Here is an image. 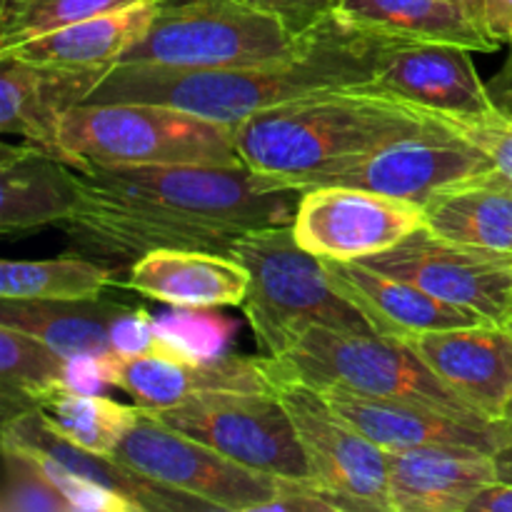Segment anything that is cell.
<instances>
[{
	"label": "cell",
	"instance_id": "1",
	"mask_svg": "<svg viewBox=\"0 0 512 512\" xmlns=\"http://www.w3.org/2000/svg\"><path fill=\"white\" fill-rule=\"evenodd\" d=\"M298 200L248 165L88 168L65 228L80 255L130 268L160 248L230 255L250 230L293 223Z\"/></svg>",
	"mask_w": 512,
	"mask_h": 512
},
{
	"label": "cell",
	"instance_id": "2",
	"mask_svg": "<svg viewBox=\"0 0 512 512\" xmlns=\"http://www.w3.org/2000/svg\"><path fill=\"white\" fill-rule=\"evenodd\" d=\"M393 40L330 15L313 30L308 48L288 63L220 70L113 65L83 105H168L200 118L240 125L263 110L320 90L373 83L380 55Z\"/></svg>",
	"mask_w": 512,
	"mask_h": 512
},
{
	"label": "cell",
	"instance_id": "3",
	"mask_svg": "<svg viewBox=\"0 0 512 512\" xmlns=\"http://www.w3.org/2000/svg\"><path fill=\"white\" fill-rule=\"evenodd\" d=\"M430 123V113L368 85L320 90L275 105L235 125L238 153L250 170L305 190Z\"/></svg>",
	"mask_w": 512,
	"mask_h": 512
},
{
	"label": "cell",
	"instance_id": "4",
	"mask_svg": "<svg viewBox=\"0 0 512 512\" xmlns=\"http://www.w3.org/2000/svg\"><path fill=\"white\" fill-rule=\"evenodd\" d=\"M230 255L250 275L243 313L265 358L285 355L313 328L373 333L363 315L335 293L323 260L295 240L293 223L250 230L235 240Z\"/></svg>",
	"mask_w": 512,
	"mask_h": 512
},
{
	"label": "cell",
	"instance_id": "5",
	"mask_svg": "<svg viewBox=\"0 0 512 512\" xmlns=\"http://www.w3.org/2000/svg\"><path fill=\"white\" fill-rule=\"evenodd\" d=\"M73 168L118 165H245L235 125L150 103L78 105L60 125Z\"/></svg>",
	"mask_w": 512,
	"mask_h": 512
},
{
	"label": "cell",
	"instance_id": "6",
	"mask_svg": "<svg viewBox=\"0 0 512 512\" xmlns=\"http://www.w3.org/2000/svg\"><path fill=\"white\" fill-rule=\"evenodd\" d=\"M310 35L298 38L245 0H158L150 28L115 65L220 70L288 63L308 48Z\"/></svg>",
	"mask_w": 512,
	"mask_h": 512
},
{
	"label": "cell",
	"instance_id": "7",
	"mask_svg": "<svg viewBox=\"0 0 512 512\" xmlns=\"http://www.w3.org/2000/svg\"><path fill=\"white\" fill-rule=\"evenodd\" d=\"M275 378L315 388H343L373 398L430 405L468 420H488L450 390L405 340L378 333L313 328L280 358H270Z\"/></svg>",
	"mask_w": 512,
	"mask_h": 512
},
{
	"label": "cell",
	"instance_id": "8",
	"mask_svg": "<svg viewBox=\"0 0 512 512\" xmlns=\"http://www.w3.org/2000/svg\"><path fill=\"white\" fill-rule=\"evenodd\" d=\"M153 415L235 463L275 478L313 480L278 393H205Z\"/></svg>",
	"mask_w": 512,
	"mask_h": 512
},
{
	"label": "cell",
	"instance_id": "9",
	"mask_svg": "<svg viewBox=\"0 0 512 512\" xmlns=\"http://www.w3.org/2000/svg\"><path fill=\"white\" fill-rule=\"evenodd\" d=\"M115 455L148 478L203 500L215 512H265L285 483V478L235 463L168 428L143 408Z\"/></svg>",
	"mask_w": 512,
	"mask_h": 512
},
{
	"label": "cell",
	"instance_id": "10",
	"mask_svg": "<svg viewBox=\"0 0 512 512\" xmlns=\"http://www.w3.org/2000/svg\"><path fill=\"white\" fill-rule=\"evenodd\" d=\"M313 480L353 500L360 512H390L388 450L360 433L323 393L303 380L275 378Z\"/></svg>",
	"mask_w": 512,
	"mask_h": 512
},
{
	"label": "cell",
	"instance_id": "11",
	"mask_svg": "<svg viewBox=\"0 0 512 512\" xmlns=\"http://www.w3.org/2000/svg\"><path fill=\"white\" fill-rule=\"evenodd\" d=\"M365 265L418 285L490 325L512 323V258L438 238L420 228Z\"/></svg>",
	"mask_w": 512,
	"mask_h": 512
},
{
	"label": "cell",
	"instance_id": "12",
	"mask_svg": "<svg viewBox=\"0 0 512 512\" xmlns=\"http://www.w3.org/2000/svg\"><path fill=\"white\" fill-rule=\"evenodd\" d=\"M423 228V208L353 185L300 190L293 215L295 240L323 260L363 263Z\"/></svg>",
	"mask_w": 512,
	"mask_h": 512
},
{
	"label": "cell",
	"instance_id": "13",
	"mask_svg": "<svg viewBox=\"0 0 512 512\" xmlns=\"http://www.w3.org/2000/svg\"><path fill=\"white\" fill-rule=\"evenodd\" d=\"M493 168V160L473 140L430 115V123L418 133L380 145L313 185H353L423 208L425 200L438 190Z\"/></svg>",
	"mask_w": 512,
	"mask_h": 512
},
{
	"label": "cell",
	"instance_id": "14",
	"mask_svg": "<svg viewBox=\"0 0 512 512\" xmlns=\"http://www.w3.org/2000/svg\"><path fill=\"white\" fill-rule=\"evenodd\" d=\"M373 85L425 113L473 118L498 108L473 50L463 45L393 40L380 55Z\"/></svg>",
	"mask_w": 512,
	"mask_h": 512
},
{
	"label": "cell",
	"instance_id": "15",
	"mask_svg": "<svg viewBox=\"0 0 512 512\" xmlns=\"http://www.w3.org/2000/svg\"><path fill=\"white\" fill-rule=\"evenodd\" d=\"M110 385L125 390L143 410H165L205 393H275L270 358L218 355L185 360L178 355L148 353L110 358Z\"/></svg>",
	"mask_w": 512,
	"mask_h": 512
},
{
	"label": "cell",
	"instance_id": "16",
	"mask_svg": "<svg viewBox=\"0 0 512 512\" xmlns=\"http://www.w3.org/2000/svg\"><path fill=\"white\" fill-rule=\"evenodd\" d=\"M315 388V385H313ZM340 415L385 450L478 448L498 453L512 443L508 420H468L430 405L373 398L343 388H318Z\"/></svg>",
	"mask_w": 512,
	"mask_h": 512
},
{
	"label": "cell",
	"instance_id": "17",
	"mask_svg": "<svg viewBox=\"0 0 512 512\" xmlns=\"http://www.w3.org/2000/svg\"><path fill=\"white\" fill-rule=\"evenodd\" d=\"M420 360L483 418L503 420L512 393V330L465 325L408 338Z\"/></svg>",
	"mask_w": 512,
	"mask_h": 512
},
{
	"label": "cell",
	"instance_id": "18",
	"mask_svg": "<svg viewBox=\"0 0 512 512\" xmlns=\"http://www.w3.org/2000/svg\"><path fill=\"white\" fill-rule=\"evenodd\" d=\"M105 75V68H43L0 55V130L65 160L60 150L63 118L88 100Z\"/></svg>",
	"mask_w": 512,
	"mask_h": 512
},
{
	"label": "cell",
	"instance_id": "19",
	"mask_svg": "<svg viewBox=\"0 0 512 512\" xmlns=\"http://www.w3.org/2000/svg\"><path fill=\"white\" fill-rule=\"evenodd\" d=\"M323 268L335 293L363 315L373 333L385 338L408 340L415 335L485 323L478 315L443 303L418 285L365 263L323 260Z\"/></svg>",
	"mask_w": 512,
	"mask_h": 512
},
{
	"label": "cell",
	"instance_id": "20",
	"mask_svg": "<svg viewBox=\"0 0 512 512\" xmlns=\"http://www.w3.org/2000/svg\"><path fill=\"white\" fill-rule=\"evenodd\" d=\"M498 480L495 453L478 448L388 450L390 512H470Z\"/></svg>",
	"mask_w": 512,
	"mask_h": 512
},
{
	"label": "cell",
	"instance_id": "21",
	"mask_svg": "<svg viewBox=\"0 0 512 512\" xmlns=\"http://www.w3.org/2000/svg\"><path fill=\"white\" fill-rule=\"evenodd\" d=\"M125 288L170 308H233L243 305L250 275L238 258L208 250L160 248L128 270Z\"/></svg>",
	"mask_w": 512,
	"mask_h": 512
},
{
	"label": "cell",
	"instance_id": "22",
	"mask_svg": "<svg viewBox=\"0 0 512 512\" xmlns=\"http://www.w3.org/2000/svg\"><path fill=\"white\" fill-rule=\"evenodd\" d=\"M0 440H13V443L25 445V448L38 450V453L58 460L60 465L70 468L73 473L83 475V478L105 485L113 493L128 498L140 512H215L203 500L168 488V485L143 475L140 470L130 468L118 455L90 453V450L78 448L70 440L60 438L45 423V418L38 410L18 415L13 420H5L3 430H0Z\"/></svg>",
	"mask_w": 512,
	"mask_h": 512
},
{
	"label": "cell",
	"instance_id": "23",
	"mask_svg": "<svg viewBox=\"0 0 512 512\" xmlns=\"http://www.w3.org/2000/svg\"><path fill=\"white\" fill-rule=\"evenodd\" d=\"M78 168L20 140L0 153V230L5 235L68 220L78 203Z\"/></svg>",
	"mask_w": 512,
	"mask_h": 512
},
{
	"label": "cell",
	"instance_id": "24",
	"mask_svg": "<svg viewBox=\"0 0 512 512\" xmlns=\"http://www.w3.org/2000/svg\"><path fill=\"white\" fill-rule=\"evenodd\" d=\"M158 13V0H143L130 8L110 10L78 23L63 25L50 33L15 43L0 50L25 63L65 70H110L125 50L133 48Z\"/></svg>",
	"mask_w": 512,
	"mask_h": 512
},
{
	"label": "cell",
	"instance_id": "25",
	"mask_svg": "<svg viewBox=\"0 0 512 512\" xmlns=\"http://www.w3.org/2000/svg\"><path fill=\"white\" fill-rule=\"evenodd\" d=\"M423 228L450 243L512 258V178L493 168L438 190L423 203Z\"/></svg>",
	"mask_w": 512,
	"mask_h": 512
},
{
	"label": "cell",
	"instance_id": "26",
	"mask_svg": "<svg viewBox=\"0 0 512 512\" xmlns=\"http://www.w3.org/2000/svg\"><path fill=\"white\" fill-rule=\"evenodd\" d=\"M335 15L353 28L385 38L463 45L473 53L500 48L483 23L455 0H340Z\"/></svg>",
	"mask_w": 512,
	"mask_h": 512
},
{
	"label": "cell",
	"instance_id": "27",
	"mask_svg": "<svg viewBox=\"0 0 512 512\" xmlns=\"http://www.w3.org/2000/svg\"><path fill=\"white\" fill-rule=\"evenodd\" d=\"M128 305L113 300H8L0 298V325L43 340L65 358H115L113 328Z\"/></svg>",
	"mask_w": 512,
	"mask_h": 512
},
{
	"label": "cell",
	"instance_id": "28",
	"mask_svg": "<svg viewBox=\"0 0 512 512\" xmlns=\"http://www.w3.org/2000/svg\"><path fill=\"white\" fill-rule=\"evenodd\" d=\"M70 358L43 340L0 325V413L5 420L33 413L53 390L65 388Z\"/></svg>",
	"mask_w": 512,
	"mask_h": 512
},
{
	"label": "cell",
	"instance_id": "29",
	"mask_svg": "<svg viewBox=\"0 0 512 512\" xmlns=\"http://www.w3.org/2000/svg\"><path fill=\"white\" fill-rule=\"evenodd\" d=\"M38 413L60 438L100 455H115L140 418L138 405H123L103 393L88 395L70 388L45 395Z\"/></svg>",
	"mask_w": 512,
	"mask_h": 512
},
{
	"label": "cell",
	"instance_id": "30",
	"mask_svg": "<svg viewBox=\"0 0 512 512\" xmlns=\"http://www.w3.org/2000/svg\"><path fill=\"white\" fill-rule=\"evenodd\" d=\"M110 285L113 270L88 255L0 263V298L8 300H90Z\"/></svg>",
	"mask_w": 512,
	"mask_h": 512
},
{
	"label": "cell",
	"instance_id": "31",
	"mask_svg": "<svg viewBox=\"0 0 512 512\" xmlns=\"http://www.w3.org/2000/svg\"><path fill=\"white\" fill-rule=\"evenodd\" d=\"M143 0H3L0 3V50L50 33L63 25L130 8Z\"/></svg>",
	"mask_w": 512,
	"mask_h": 512
},
{
	"label": "cell",
	"instance_id": "32",
	"mask_svg": "<svg viewBox=\"0 0 512 512\" xmlns=\"http://www.w3.org/2000/svg\"><path fill=\"white\" fill-rule=\"evenodd\" d=\"M3 453V488L0 512H73L40 460L28 448L0 440Z\"/></svg>",
	"mask_w": 512,
	"mask_h": 512
},
{
	"label": "cell",
	"instance_id": "33",
	"mask_svg": "<svg viewBox=\"0 0 512 512\" xmlns=\"http://www.w3.org/2000/svg\"><path fill=\"white\" fill-rule=\"evenodd\" d=\"M160 338L188 360H210L225 355L230 323L208 313V308H175L173 313L155 318Z\"/></svg>",
	"mask_w": 512,
	"mask_h": 512
},
{
	"label": "cell",
	"instance_id": "34",
	"mask_svg": "<svg viewBox=\"0 0 512 512\" xmlns=\"http://www.w3.org/2000/svg\"><path fill=\"white\" fill-rule=\"evenodd\" d=\"M10 443H13V440H10ZM30 453L40 460V465H43V470L48 473V478L53 480L55 488L63 493V498L68 500L73 512H140L135 508V503H130L123 495L113 493V490H108L105 485L93 483V480L73 473L70 468L60 465L58 460L48 458V455L38 453V450H30Z\"/></svg>",
	"mask_w": 512,
	"mask_h": 512
},
{
	"label": "cell",
	"instance_id": "35",
	"mask_svg": "<svg viewBox=\"0 0 512 512\" xmlns=\"http://www.w3.org/2000/svg\"><path fill=\"white\" fill-rule=\"evenodd\" d=\"M430 115H435V118L443 120L445 125L458 130L460 135L473 140V143L493 160V165L500 173L512 178V115H508L500 108L473 115V118H458V115L440 113Z\"/></svg>",
	"mask_w": 512,
	"mask_h": 512
},
{
	"label": "cell",
	"instance_id": "36",
	"mask_svg": "<svg viewBox=\"0 0 512 512\" xmlns=\"http://www.w3.org/2000/svg\"><path fill=\"white\" fill-rule=\"evenodd\" d=\"M265 512H360V508L318 480H285L280 495Z\"/></svg>",
	"mask_w": 512,
	"mask_h": 512
},
{
	"label": "cell",
	"instance_id": "37",
	"mask_svg": "<svg viewBox=\"0 0 512 512\" xmlns=\"http://www.w3.org/2000/svg\"><path fill=\"white\" fill-rule=\"evenodd\" d=\"M245 3L273 15L290 33L305 38L330 15H335L340 0H245Z\"/></svg>",
	"mask_w": 512,
	"mask_h": 512
},
{
	"label": "cell",
	"instance_id": "38",
	"mask_svg": "<svg viewBox=\"0 0 512 512\" xmlns=\"http://www.w3.org/2000/svg\"><path fill=\"white\" fill-rule=\"evenodd\" d=\"M480 23L495 43L512 48V0H483Z\"/></svg>",
	"mask_w": 512,
	"mask_h": 512
},
{
	"label": "cell",
	"instance_id": "39",
	"mask_svg": "<svg viewBox=\"0 0 512 512\" xmlns=\"http://www.w3.org/2000/svg\"><path fill=\"white\" fill-rule=\"evenodd\" d=\"M470 512H512V483L488 485L470 505Z\"/></svg>",
	"mask_w": 512,
	"mask_h": 512
},
{
	"label": "cell",
	"instance_id": "40",
	"mask_svg": "<svg viewBox=\"0 0 512 512\" xmlns=\"http://www.w3.org/2000/svg\"><path fill=\"white\" fill-rule=\"evenodd\" d=\"M488 88H490V93H493V100H495V95L508 93V90H512V48H510L508 60H505L503 70L495 75L493 83H488Z\"/></svg>",
	"mask_w": 512,
	"mask_h": 512
},
{
	"label": "cell",
	"instance_id": "41",
	"mask_svg": "<svg viewBox=\"0 0 512 512\" xmlns=\"http://www.w3.org/2000/svg\"><path fill=\"white\" fill-rule=\"evenodd\" d=\"M495 465H498V478L503 483H512V443L495 453Z\"/></svg>",
	"mask_w": 512,
	"mask_h": 512
},
{
	"label": "cell",
	"instance_id": "42",
	"mask_svg": "<svg viewBox=\"0 0 512 512\" xmlns=\"http://www.w3.org/2000/svg\"><path fill=\"white\" fill-rule=\"evenodd\" d=\"M455 3L463 5L465 10H470V13L480 20V3H483V0H455Z\"/></svg>",
	"mask_w": 512,
	"mask_h": 512
},
{
	"label": "cell",
	"instance_id": "43",
	"mask_svg": "<svg viewBox=\"0 0 512 512\" xmlns=\"http://www.w3.org/2000/svg\"><path fill=\"white\" fill-rule=\"evenodd\" d=\"M503 420H508V423H512V393H510V400H508V405H505Z\"/></svg>",
	"mask_w": 512,
	"mask_h": 512
},
{
	"label": "cell",
	"instance_id": "44",
	"mask_svg": "<svg viewBox=\"0 0 512 512\" xmlns=\"http://www.w3.org/2000/svg\"><path fill=\"white\" fill-rule=\"evenodd\" d=\"M508 328H510V330H512V323H510V325H508Z\"/></svg>",
	"mask_w": 512,
	"mask_h": 512
}]
</instances>
